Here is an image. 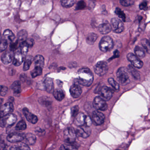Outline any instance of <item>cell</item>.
I'll return each mask as SVG.
<instances>
[{
	"mask_svg": "<svg viewBox=\"0 0 150 150\" xmlns=\"http://www.w3.org/2000/svg\"><path fill=\"white\" fill-rule=\"evenodd\" d=\"M128 70L129 72L132 75V76L135 79H136L139 80L140 79V75L138 71L134 68L133 66L129 65L128 68Z\"/></svg>",
	"mask_w": 150,
	"mask_h": 150,
	"instance_id": "cell-29",
	"label": "cell"
},
{
	"mask_svg": "<svg viewBox=\"0 0 150 150\" xmlns=\"http://www.w3.org/2000/svg\"><path fill=\"white\" fill-rule=\"evenodd\" d=\"M25 42L27 43V45L29 46V47H31L33 46V44H34V42H33V40L32 39H28L26 40H25Z\"/></svg>",
	"mask_w": 150,
	"mask_h": 150,
	"instance_id": "cell-49",
	"label": "cell"
},
{
	"mask_svg": "<svg viewBox=\"0 0 150 150\" xmlns=\"http://www.w3.org/2000/svg\"><path fill=\"white\" fill-rule=\"evenodd\" d=\"M11 89L16 93H19L21 92V83L19 81H16L11 85Z\"/></svg>",
	"mask_w": 150,
	"mask_h": 150,
	"instance_id": "cell-32",
	"label": "cell"
},
{
	"mask_svg": "<svg viewBox=\"0 0 150 150\" xmlns=\"http://www.w3.org/2000/svg\"><path fill=\"white\" fill-rule=\"evenodd\" d=\"M53 95L57 100L61 101L65 98V94L61 89H57L53 91Z\"/></svg>",
	"mask_w": 150,
	"mask_h": 150,
	"instance_id": "cell-26",
	"label": "cell"
},
{
	"mask_svg": "<svg viewBox=\"0 0 150 150\" xmlns=\"http://www.w3.org/2000/svg\"><path fill=\"white\" fill-rule=\"evenodd\" d=\"M92 120L91 119L89 116H86V117L85 122V125L86 127H89L91 125L92 123Z\"/></svg>",
	"mask_w": 150,
	"mask_h": 150,
	"instance_id": "cell-47",
	"label": "cell"
},
{
	"mask_svg": "<svg viewBox=\"0 0 150 150\" xmlns=\"http://www.w3.org/2000/svg\"><path fill=\"white\" fill-rule=\"evenodd\" d=\"M36 137L34 134H26L25 136V143L28 145H33L35 144L36 142Z\"/></svg>",
	"mask_w": 150,
	"mask_h": 150,
	"instance_id": "cell-21",
	"label": "cell"
},
{
	"mask_svg": "<svg viewBox=\"0 0 150 150\" xmlns=\"http://www.w3.org/2000/svg\"><path fill=\"white\" fill-rule=\"evenodd\" d=\"M86 4L83 1H80L76 5V10H80L83 9L85 7Z\"/></svg>",
	"mask_w": 150,
	"mask_h": 150,
	"instance_id": "cell-46",
	"label": "cell"
},
{
	"mask_svg": "<svg viewBox=\"0 0 150 150\" xmlns=\"http://www.w3.org/2000/svg\"><path fill=\"white\" fill-rule=\"evenodd\" d=\"M114 43L112 39L108 36H106L101 39L99 43V48L104 52H109L113 47Z\"/></svg>",
	"mask_w": 150,
	"mask_h": 150,
	"instance_id": "cell-4",
	"label": "cell"
},
{
	"mask_svg": "<svg viewBox=\"0 0 150 150\" xmlns=\"http://www.w3.org/2000/svg\"><path fill=\"white\" fill-rule=\"evenodd\" d=\"M127 59L134 67L141 69L143 66V63L140 59V58L137 57L134 54L131 53H129L127 55Z\"/></svg>",
	"mask_w": 150,
	"mask_h": 150,
	"instance_id": "cell-8",
	"label": "cell"
},
{
	"mask_svg": "<svg viewBox=\"0 0 150 150\" xmlns=\"http://www.w3.org/2000/svg\"><path fill=\"white\" fill-rule=\"evenodd\" d=\"M25 79H26V75L25 74L21 75L20 76V79H21V81H23L24 82L25 80Z\"/></svg>",
	"mask_w": 150,
	"mask_h": 150,
	"instance_id": "cell-50",
	"label": "cell"
},
{
	"mask_svg": "<svg viewBox=\"0 0 150 150\" xmlns=\"http://www.w3.org/2000/svg\"><path fill=\"white\" fill-rule=\"evenodd\" d=\"M77 79L80 84L84 86H90L93 82V76L90 69L83 68L79 70Z\"/></svg>",
	"mask_w": 150,
	"mask_h": 150,
	"instance_id": "cell-1",
	"label": "cell"
},
{
	"mask_svg": "<svg viewBox=\"0 0 150 150\" xmlns=\"http://www.w3.org/2000/svg\"><path fill=\"white\" fill-rule=\"evenodd\" d=\"M99 30L102 34H107L111 32L112 27L111 24L108 22L101 24L99 26Z\"/></svg>",
	"mask_w": 150,
	"mask_h": 150,
	"instance_id": "cell-19",
	"label": "cell"
},
{
	"mask_svg": "<svg viewBox=\"0 0 150 150\" xmlns=\"http://www.w3.org/2000/svg\"><path fill=\"white\" fill-rule=\"evenodd\" d=\"M28 33L25 30H21L17 34L18 40L20 42H24L27 40Z\"/></svg>",
	"mask_w": 150,
	"mask_h": 150,
	"instance_id": "cell-28",
	"label": "cell"
},
{
	"mask_svg": "<svg viewBox=\"0 0 150 150\" xmlns=\"http://www.w3.org/2000/svg\"><path fill=\"white\" fill-rule=\"evenodd\" d=\"M18 144L17 147L20 149V150H30V148L28 144L25 143L20 142Z\"/></svg>",
	"mask_w": 150,
	"mask_h": 150,
	"instance_id": "cell-42",
	"label": "cell"
},
{
	"mask_svg": "<svg viewBox=\"0 0 150 150\" xmlns=\"http://www.w3.org/2000/svg\"><path fill=\"white\" fill-rule=\"evenodd\" d=\"M4 38L7 40V42H13L15 40V36L11 30H5L3 34Z\"/></svg>",
	"mask_w": 150,
	"mask_h": 150,
	"instance_id": "cell-23",
	"label": "cell"
},
{
	"mask_svg": "<svg viewBox=\"0 0 150 150\" xmlns=\"http://www.w3.org/2000/svg\"><path fill=\"white\" fill-rule=\"evenodd\" d=\"M111 25L112 30L116 33H121L124 29V24L122 21L116 18H112Z\"/></svg>",
	"mask_w": 150,
	"mask_h": 150,
	"instance_id": "cell-6",
	"label": "cell"
},
{
	"mask_svg": "<svg viewBox=\"0 0 150 150\" xmlns=\"http://www.w3.org/2000/svg\"><path fill=\"white\" fill-rule=\"evenodd\" d=\"M3 102V99L2 98H0V108L1 106L2 103Z\"/></svg>",
	"mask_w": 150,
	"mask_h": 150,
	"instance_id": "cell-52",
	"label": "cell"
},
{
	"mask_svg": "<svg viewBox=\"0 0 150 150\" xmlns=\"http://www.w3.org/2000/svg\"><path fill=\"white\" fill-rule=\"evenodd\" d=\"M70 93L71 96L74 98H78L82 93V89L79 86L74 84L70 89Z\"/></svg>",
	"mask_w": 150,
	"mask_h": 150,
	"instance_id": "cell-18",
	"label": "cell"
},
{
	"mask_svg": "<svg viewBox=\"0 0 150 150\" xmlns=\"http://www.w3.org/2000/svg\"><path fill=\"white\" fill-rule=\"evenodd\" d=\"M1 32H0V40L1 39Z\"/></svg>",
	"mask_w": 150,
	"mask_h": 150,
	"instance_id": "cell-53",
	"label": "cell"
},
{
	"mask_svg": "<svg viewBox=\"0 0 150 150\" xmlns=\"http://www.w3.org/2000/svg\"><path fill=\"white\" fill-rule=\"evenodd\" d=\"M128 69L125 67H121L116 73L117 79L122 85H126L129 83V77Z\"/></svg>",
	"mask_w": 150,
	"mask_h": 150,
	"instance_id": "cell-2",
	"label": "cell"
},
{
	"mask_svg": "<svg viewBox=\"0 0 150 150\" xmlns=\"http://www.w3.org/2000/svg\"><path fill=\"white\" fill-rule=\"evenodd\" d=\"M42 74V69L38 67H36L31 73L32 78H35L40 76Z\"/></svg>",
	"mask_w": 150,
	"mask_h": 150,
	"instance_id": "cell-35",
	"label": "cell"
},
{
	"mask_svg": "<svg viewBox=\"0 0 150 150\" xmlns=\"http://www.w3.org/2000/svg\"><path fill=\"white\" fill-rule=\"evenodd\" d=\"M26 128V124L23 120L20 121L15 127V129L17 130H24Z\"/></svg>",
	"mask_w": 150,
	"mask_h": 150,
	"instance_id": "cell-37",
	"label": "cell"
},
{
	"mask_svg": "<svg viewBox=\"0 0 150 150\" xmlns=\"http://www.w3.org/2000/svg\"><path fill=\"white\" fill-rule=\"evenodd\" d=\"M108 70V67L106 62L100 61L95 65L94 68L95 73L100 76H102L106 74Z\"/></svg>",
	"mask_w": 150,
	"mask_h": 150,
	"instance_id": "cell-7",
	"label": "cell"
},
{
	"mask_svg": "<svg viewBox=\"0 0 150 150\" xmlns=\"http://www.w3.org/2000/svg\"></svg>",
	"mask_w": 150,
	"mask_h": 150,
	"instance_id": "cell-55",
	"label": "cell"
},
{
	"mask_svg": "<svg viewBox=\"0 0 150 150\" xmlns=\"http://www.w3.org/2000/svg\"><path fill=\"white\" fill-rule=\"evenodd\" d=\"M92 120L96 125H101L105 121V115L98 111H94L92 114Z\"/></svg>",
	"mask_w": 150,
	"mask_h": 150,
	"instance_id": "cell-13",
	"label": "cell"
},
{
	"mask_svg": "<svg viewBox=\"0 0 150 150\" xmlns=\"http://www.w3.org/2000/svg\"><path fill=\"white\" fill-rule=\"evenodd\" d=\"M59 150H77V149L70 144H65L61 145Z\"/></svg>",
	"mask_w": 150,
	"mask_h": 150,
	"instance_id": "cell-36",
	"label": "cell"
},
{
	"mask_svg": "<svg viewBox=\"0 0 150 150\" xmlns=\"http://www.w3.org/2000/svg\"><path fill=\"white\" fill-rule=\"evenodd\" d=\"M8 46V42L4 38L0 40V52L6 50Z\"/></svg>",
	"mask_w": 150,
	"mask_h": 150,
	"instance_id": "cell-39",
	"label": "cell"
},
{
	"mask_svg": "<svg viewBox=\"0 0 150 150\" xmlns=\"http://www.w3.org/2000/svg\"><path fill=\"white\" fill-rule=\"evenodd\" d=\"M4 150H7L6 149H4Z\"/></svg>",
	"mask_w": 150,
	"mask_h": 150,
	"instance_id": "cell-54",
	"label": "cell"
},
{
	"mask_svg": "<svg viewBox=\"0 0 150 150\" xmlns=\"http://www.w3.org/2000/svg\"><path fill=\"white\" fill-rule=\"evenodd\" d=\"M76 131L77 136L83 138H86L89 137L91 133V129L89 127L86 126L79 127L77 129Z\"/></svg>",
	"mask_w": 150,
	"mask_h": 150,
	"instance_id": "cell-12",
	"label": "cell"
},
{
	"mask_svg": "<svg viewBox=\"0 0 150 150\" xmlns=\"http://www.w3.org/2000/svg\"><path fill=\"white\" fill-rule=\"evenodd\" d=\"M23 113L25 116L26 120L32 124H35L38 122V118L37 116L29 112L27 108L23 109Z\"/></svg>",
	"mask_w": 150,
	"mask_h": 150,
	"instance_id": "cell-16",
	"label": "cell"
},
{
	"mask_svg": "<svg viewBox=\"0 0 150 150\" xmlns=\"http://www.w3.org/2000/svg\"><path fill=\"white\" fill-rule=\"evenodd\" d=\"M134 52L135 55L139 58H144L145 56V50L143 47L137 46L134 48Z\"/></svg>",
	"mask_w": 150,
	"mask_h": 150,
	"instance_id": "cell-25",
	"label": "cell"
},
{
	"mask_svg": "<svg viewBox=\"0 0 150 150\" xmlns=\"http://www.w3.org/2000/svg\"><path fill=\"white\" fill-rule=\"evenodd\" d=\"M141 44L143 48L148 53L150 54V40L146 39H144L141 41Z\"/></svg>",
	"mask_w": 150,
	"mask_h": 150,
	"instance_id": "cell-31",
	"label": "cell"
},
{
	"mask_svg": "<svg viewBox=\"0 0 150 150\" xmlns=\"http://www.w3.org/2000/svg\"><path fill=\"white\" fill-rule=\"evenodd\" d=\"M98 36L94 33H90L86 38V42L89 45H93L98 39Z\"/></svg>",
	"mask_w": 150,
	"mask_h": 150,
	"instance_id": "cell-27",
	"label": "cell"
},
{
	"mask_svg": "<svg viewBox=\"0 0 150 150\" xmlns=\"http://www.w3.org/2000/svg\"><path fill=\"white\" fill-rule=\"evenodd\" d=\"M14 110V106L11 102L5 103L0 109V118L8 114L11 113Z\"/></svg>",
	"mask_w": 150,
	"mask_h": 150,
	"instance_id": "cell-14",
	"label": "cell"
},
{
	"mask_svg": "<svg viewBox=\"0 0 150 150\" xmlns=\"http://www.w3.org/2000/svg\"><path fill=\"white\" fill-rule=\"evenodd\" d=\"M86 116L82 113H78L75 116V124L78 127H81L85 125Z\"/></svg>",
	"mask_w": 150,
	"mask_h": 150,
	"instance_id": "cell-20",
	"label": "cell"
},
{
	"mask_svg": "<svg viewBox=\"0 0 150 150\" xmlns=\"http://www.w3.org/2000/svg\"><path fill=\"white\" fill-rule=\"evenodd\" d=\"M14 52L9 50L5 51L2 55L1 60L4 64H8L11 62L14 58Z\"/></svg>",
	"mask_w": 150,
	"mask_h": 150,
	"instance_id": "cell-15",
	"label": "cell"
},
{
	"mask_svg": "<svg viewBox=\"0 0 150 150\" xmlns=\"http://www.w3.org/2000/svg\"><path fill=\"white\" fill-rule=\"evenodd\" d=\"M45 86L47 91L49 93L54 91V83L52 79L50 78L46 79L45 81Z\"/></svg>",
	"mask_w": 150,
	"mask_h": 150,
	"instance_id": "cell-22",
	"label": "cell"
},
{
	"mask_svg": "<svg viewBox=\"0 0 150 150\" xmlns=\"http://www.w3.org/2000/svg\"><path fill=\"white\" fill-rule=\"evenodd\" d=\"M25 57L20 52V50L17 51L15 52L13 58V64L16 67L20 66L24 59Z\"/></svg>",
	"mask_w": 150,
	"mask_h": 150,
	"instance_id": "cell-17",
	"label": "cell"
},
{
	"mask_svg": "<svg viewBox=\"0 0 150 150\" xmlns=\"http://www.w3.org/2000/svg\"><path fill=\"white\" fill-rule=\"evenodd\" d=\"M34 64L35 67H38L43 69L45 64V60L44 57L40 55H38L34 58Z\"/></svg>",
	"mask_w": 150,
	"mask_h": 150,
	"instance_id": "cell-24",
	"label": "cell"
},
{
	"mask_svg": "<svg viewBox=\"0 0 150 150\" xmlns=\"http://www.w3.org/2000/svg\"><path fill=\"white\" fill-rule=\"evenodd\" d=\"M79 108L78 106H75L71 109V113L73 116H76L79 113Z\"/></svg>",
	"mask_w": 150,
	"mask_h": 150,
	"instance_id": "cell-45",
	"label": "cell"
},
{
	"mask_svg": "<svg viewBox=\"0 0 150 150\" xmlns=\"http://www.w3.org/2000/svg\"><path fill=\"white\" fill-rule=\"evenodd\" d=\"M10 150H20V149L17 146H16V147H11Z\"/></svg>",
	"mask_w": 150,
	"mask_h": 150,
	"instance_id": "cell-51",
	"label": "cell"
},
{
	"mask_svg": "<svg viewBox=\"0 0 150 150\" xmlns=\"http://www.w3.org/2000/svg\"><path fill=\"white\" fill-rule=\"evenodd\" d=\"M33 61V58L31 56H28L25 59L23 66V70L25 71L30 68Z\"/></svg>",
	"mask_w": 150,
	"mask_h": 150,
	"instance_id": "cell-33",
	"label": "cell"
},
{
	"mask_svg": "<svg viewBox=\"0 0 150 150\" xmlns=\"http://www.w3.org/2000/svg\"><path fill=\"white\" fill-rule=\"evenodd\" d=\"M115 13L120 18L122 21H125L126 20V16L123 11L121 10L120 8H116L115 11Z\"/></svg>",
	"mask_w": 150,
	"mask_h": 150,
	"instance_id": "cell-40",
	"label": "cell"
},
{
	"mask_svg": "<svg viewBox=\"0 0 150 150\" xmlns=\"http://www.w3.org/2000/svg\"><path fill=\"white\" fill-rule=\"evenodd\" d=\"M18 40H14L13 42L10 43V50L11 51H16L18 48Z\"/></svg>",
	"mask_w": 150,
	"mask_h": 150,
	"instance_id": "cell-43",
	"label": "cell"
},
{
	"mask_svg": "<svg viewBox=\"0 0 150 150\" xmlns=\"http://www.w3.org/2000/svg\"><path fill=\"white\" fill-rule=\"evenodd\" d=\"M100 97L105 101L109 100L112 97V90L107 86L101 87L99 91Z\"/></svg>",
	"mask_w": 150,
	"mask_h": 150,
	"instance_id": "cell-11",
	"label": "cell"
},
{
	"mask_svg": "<svg viewBox=\"0 0 150 150\" xmlns=\"http://www.w3.org/2000/svg\"><path fill=\"white\" fill-rule=\"evenodd\" d=\"M29 46L25 41L21 42L20 44V51L24 57H25L28 52Z\"/></svg>",
	"mask_w": 150,
	"mask_h": 150,
	"instance_id": "cell-30",
	"label": "cell"
},
{
	"mask_svg": "<svg viewBox=\"0 0 150 150\" xmlns=\"http://www.w3.org/2000/svg\"><path fill=\"white\" fill-rule=\"evenodd\" d=\"M76 2V0H61V3L62 6L65 8L72 7Z\"/></svg>",
	"mask_w": 150,
	"mask_h": 150,
	"instance_id": "cell-34",
	"label": "cell"
},
{
	"mask_svg": "<svg viewBox=\"0 0 150 150\" xmlns=\"http://www.w3.org/2000/svg\"><path fill=\"white\" fill-rule=\"evenodd\" d=\"M139 8L141 10H146L148 8V3L147 2L144 1L141 3V4L139 5Z\"/></svg>",
	"mask_w": 150,
	"mask_h": 150,
	"instance_id": "cell-48",
	"label": "cell"
},
{
	"mask_svg": "<svg viewBox=\"0 0 150 150\" xmlns=\"http://www.w3.org/2000/svg\"><path fill=\"white\" fill-rule=\"evenodd\" d=\"M93 106L97 110L105 111L108 108V105L105 100L100 97H97L93 100Z\"/></svg>",
	"mask_w": 150,
	"mask_h": 150,
	"instance_id": "cell-10",
	"label": "cell"
},
{
	"mask_svg": "<svg viewBox=\"0 0 150 150\" xmlns=\"http://www.w3.org/2000/svg\"><path fill=\"white\" fill-rule=\"evenodd\" d=\"M25 134L21 133H9L7 137V140L8 142L11 143H18L24 140Z\"/></svg>",
	"mask_w": 150,
	"mask_h": 150,
	"instance_id": "cell-9",
	"label": "cell"
},
{
	"mask_svg": "<svg viewBox=\"0 0 150 150\" xmlns=\"http://www.w3.org/2000/svg\"><path fill=\"white\" fill-rule=\"evenodd\" d=\"M108 83H109L114 88L115 90L116 91H118L120 89V85L119 83L115 80L114 79L112 78H110L108 79Z\"/></svg>",
	"mask_w": 150,
	"mask_h": 150,
	"instance_id": "cell-38",
	"label": "cell"
},
{
	"mask_svg": "<svg viewBox=\"0 0 150 150\" xmlns=\"http://www.w3.org/2000/svg\"><path fill=\"white\" fill-rule=\"evenodd\" d=\"M120 4L124 7H128L134 4V2L133 0H120Z\"/></svg>",
	"mask_w": 150,
	"mask_h": 150,
	"instance_id": "cell-41",
	"label": "cell"
},
{
	"mask_svg": "<svg viewBox=\"0 0 150 150\" xmlns=\"http://www.w3.org/2000/svg\"><path fill=\"white\" fill-rule=\"evenodd\" d=\"M8 91V89L4 86H0V95L4 96L6 95Z\"/></svg>",
	"mask_w": 150,
	"mask_h": 150,
	"instance_id": "cell-44",
	"label": "cell"
},
{
	"mask_svg": "<svg viewBox=\"0 0 150 150\" xmlns=\"http://www.w3.org/2000/svg\"><path fill=\"white\" fill-rule=\"evenodd\" d=\"M76 131L73 128L69 127L64 131V139L69 144L74 142L76 138Z\"/></svg>",
	"mask_w": 150,
	"mask_h": 150,
	"instance_id": "cell-5",
	"label": "cell"
},
{
	"mask_svg": "<svg viewBox=\"0 0 150 150\" xmlns=\"http://www.w3.org/2000/svg\"><path fill=\"white\" fill-rule=\"evenodd\" d=\"M17 121L16 116L14 114L10 113L0 118V127H7L13 126Z\"/></svg>",
	"mask_w": 150,
	"mask_h": 150,
	"instance_id": "cell-3",
	"label": "cell"
}]
</instances>
